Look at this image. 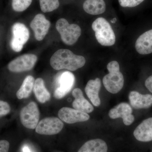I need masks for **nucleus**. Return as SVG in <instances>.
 <instances>
[{"mask_svg": "<svg viewBox=\"0 0 152 152\" xmlns=\"http://www.w3.org/2000/svg\"><path fill=\"white\" fill-rule=\"evenodd\" d=\"M83 56L75 54L68 49H60L55 52L50 60L53 69L56 70L66 69L75 71L83 66L86 64Z\"/></svg>", "mask_w": 152, "mask_h": 152, "instance_id": "nucleus-1", "label": "nucleus"}, {"mask_svg": "<svg viewBox=\"0 0 152 152\" xmlns=\"http://www.w3.org/2000/svg\"><path fill=\"white\" fill-rule=\"evenodd\" d=\"M107 69L109 73L103 79L106 89L113 94H116L122 89L124 85V76L120 71L119 64L117 61H112L108 64Z\"/></svg>", "mask_w": 152, "mask_h": 152, "instance_id": "nucleus-2", "label": "nucleus"}, {"mask_svg": "<svg viewBox=\"0 0 152 152\" xmlns=\"http://www.w3.org/2000/svg\"><path fill=\"white\" fill-rule=\"evenodd\" d=\"M92 28L95 32L98 42L104 46H111L115 43L113 30L108 22L103 18H99L93 22Z\"/></svg>", "mask_w": 152, "mask_h": 152, "instance_id": "nucleus-3", "label": "nucleus"}, {"mask_svg": "<svg viewBox=\"0 0 152 152\" xmlns=\"http://www.w3.org/2000/svg\"><path fill=\"white\" fill-rule=\"evenodd\" d=\"M56 28L61 35L63 42L68 45L75 43L81 34V29L77 24H69L66 19H59L56 23Z\"/></svg>", "mask_w": 152, "mask_h": 152, "instance_id": "nucleus-4", "label": "nucleus"}, {"mask_svg": "<svg viewBox=\"0 0 152 152\" xmlns=\"http://www.w3.org/2000/svg\"><path fill=\"white\" fill-rule=\"evenodd\" d=\"M20 119L25 127L31 129H36L39 123L40 113L37 104L31 102L23 107L20 112Z\"/></svg>", "mask_w": 152, "mask_h": 152, "instance_id": "nucleus-5", "label": "nucleus"}, {"mask_svg": "<svg viewBox=\"0 0 152 152\" xmlns=\"http://www.w3.org/2000/svg\"><path fill=\"white\" fill-rule=\"evenodd\" d=\"M12 31V38L11 42V48L15 52H20L28 40L29 31L24 24L20 23L14 24Z\"/></svg>", "mask_w": 152, "mask_h": 152, "instance_id": "nucleus-6", "label": "nucleus"}, {"mask_svg": "<svg viewBox=\"0 0 152 152\" xmlns=\"http://www.w3.org/2000/svg\"><path fill=\"white\" fill-rule=\"evenodd\" d=\"M37 61V57L35 55H23L10 62L8 69L10 72L15 73L31 70L34 66Z\"/></svg>", "mask_w": 152, "mask_h": 152, "instance_id": "nucleus-7", "label": "nucleus"}, {"mask_svg": "<svg viewBox=\"0 0 152 152\" xmlns=\"http://www.w3.org/2000/svg\"><path fill=\"white\" fill-rule=\"evenodd\" d=\"M63 127L64 124L61 120L56 117H49L38 123L36 132L40 134L52 135L59 133Z\"/></svg>", "mask_w": 152, "mask_h": 152, "instance_id": "nucleus-8", "label": "nucleus"}, {"mask_svg": "<svg viewBox=\"0 0 152 152\" xmlns=\"http://www.w3.org/2000/svg\"><path fill=\"white\" fill-rule=\"evenodd\" d=\"M58 87L55 90V97L57 99H62L72 89L75 83V77L73 74L69 71L63 72L57 78Z\"/></svg>", "mask_w": 152, "mask_h": 152, "instance_id": "nucleus-9", "label": "nucleus"}, {"mask_svg": "<svg viewBox=\"0 0 152 152\" xmlns=\"http://www.w3.org/2000/svg\"><path fill=\"white\" fill-rule=\"evenodd\" d=\"M58 116L62 121L69 124L86 121L90 118L87 113L66 107L60 109Z\"/></svg>", "mask_w": 152, "mask_h": 152, "instance_id": "nucleus-10", "label": "nucleus"}, {"mask_svg": "<svg viewBox=\"0 0 152 152\" xmlns=\"http://www.w3.org/2000/svg\"><path fill=\"white\" fill-rule=\"evenodd\" d=\"M132 113V109L130 105L126 103L123 102L110 110L109 111V116L113 119L122 118L124 124L126 126H129L134 121V117Z\"/></svg>", "mask_w": 152, "mask_h": 152, "instance_id": "nucleus-11", "label": "nucleus"}, {"mask_svg": "<svg viewBox=\"0 0 152 152\" xmlns=\"http://www.w3.org/2000/svg\"><path fill=\"white\" fill-rule=\"evenodd\" d=\"M50 22L42 14L36 15L30 23V26L34 32L35 37L37 41L42 40L48 34L50 27Z\"/></svg>", "mask_w": 152, "mask_h": 152, "instance_id": "nucleus-12", "label": "nucleus"}, {"mask_svg": "<svg viewBox=\"0 0 152 152\" xmlns=\"http://www.w3.org/2000/svg\"><path fill=\"white\" fill-rule=\"evenodd\" d=\"M134 135L139 141L148 142L152 140V118L144 120L136 128Z\"/></svg>", "mask_w": 152, "mask_h": 152, "instance_id": "nucleus-13", "label": "nucleus"}, {"mask_svg": "<svg viewBox=\"0 0 152 152\" xmlns=\"http://www.w3.org/2000/svg\"><path fill=\"white\" fill-rule=\"evenodd\" d=\"M131 105L136 109L148 108L152 105V95H143L137 91H131L129 95Z\"/></svg>", "mask_w": 152, "mask_h": 152, "instance_id": "nucleus-14", "label": "nucleus"}, {"mask_svg": "<svg viewBox=\"0 0 152 152\" xmlns=\"http://www.w3.org/2000/svg\"><path fill=\"white\" fill-rule=\"evenodd\" d=\"M135 48L141 55L152 53V29L142 34L136 41Z\"/></svg>", "mask_w": 152, "mask_h": 152, "instance_id": "nucleus-15", "label": "nucleus"}, {"mask_svg": "<svg viewBox=\"0 0 152 152\" xmlns=\"http://www.w3.org/2000/svg\"><path fill=\"white\" fill-rule=\"evenodd\" d=\"M101 82L100 79L90 80L85 88V92L93 105L98 107L101 104V100L99 97V92L100 90Z\"/></svg>", "mask_w": 152, "mask_h": 152, "instance_id": "nucleus-16", "label": "nucleus"}, {"mask_svg": "<svg viewBox=\"0 0 152 152\" xmlns=\"http://www.w3.org/2000/svg\"><path fill=\"white\" fill-rule=\"evenodd\" d=\"M72 94L75 98L72 103L74 109L87 113H92L94 108L86 99H85L80 89L76 88L73 91Z\"/></svg>", "mask_w": 152, "mask_h": 152, "instance_id": "nucleus-17", "label": "nucleus"}, {"mask_svg": "<svg viewBox=\"0 0 152 152\" xmlns=\"http://www.w3.org/2000/svg\"><path fill=\"white\" fill-rule=\"evenodd\" d=\"M83 8L90 15H101L106 10L105 2L104 0H86L83 4Z\"/></svg>", "mask_w": 152, "mask_h": 152, "instance_id": "nucleus-18", "label": "nucleus"}, {"mask_svg": "<svg viewBox=\"0 0 152 152\" xmlns=\"http://www.w3.org/2000/svg\"><path fill=\"white\" fill-rule=\"evenodd\" d=\"M105 142L101 139L91 140L85 143L78 152H107Z\"/></svg>", "mask_w": 152, "mask_h": 152, "instance_id": "nucleus-19", "label": "nucleus"}, {"mask_svg": "<svg viewBox=\"0 0 152 152\" xmlns=\"http://www.w3.org/2000/svg\"><path fill=\"white\" fill-rule=\"evenodd\" d=\"M33 90L36 99L41 103H45L50 100V94L45 86L42 79L39 78L35 81Z\"/></svg>", "mask_w": 152, "mask_h": 152, "instance_id": "nucleus-20", "label": "nucleus"}, {"mask_svg": "<svg viewBox=\"0 0 152 152\" xmlns=\"http://www.w3.org/2000/svg\"><path fill=\"white\" fill-rule=\"evenodd\" d=\"M34 78L33 76H27L24 80L21 86L17 91V98L19 99H22L28 97L34 89Z\"/></svg>", "mask_w": 152, "mask_h": 152, "instance_id": "nucleus-21", "label": "nucleus"}, {"mask_svg": "<svg viewBox=\"0 0 152 152\" xmlns=\"http://www.w3.org/2000/svg\"><path fill=\"white\" fill-rule=\"evenodd\" d=\"M41 10L44 13L50 12L59 7V0H39Z\"/></svg>", "mask_w": 152, "mask_h": 152, "instance_id": "nucleus-22", "label": "nucleus"}, {"mask_svg": "<svg viewBox=\"0 0 152 152\" xmlns=\"http://www.w3.org/2000/svg\"><path fill=\"white\" fill-rule=\"evenodd\" d=\"M32 1L33 0H12V8L15 12H23L29 7Z\"/></svg>", "mask_w": 152, "mask_h": 152, "instance_id": "nucleus-23", "label": "nucleus"}, {"mask_svg": "<svg viewBox=\"0 0 152 152\" xmlns=\"http://www.w3.org/2000/svg\"><path fill=\"white\" fill-rule=\"evenodd\" d=\"M123 7L133 8L140 5L145 0H118Z\"/></svg>", "mask_w": 152, "mask_h": 152, "instance_id": "nucleus-24", "label": "nucleus"}, {"mask_svg": "<svg viewBox=\"0 0 152 152\" xmlns=\"http://www.w3.org/2000/svg\"><path fill=\"white\" fill-rule=\"evenodd\" d=\"M10 110V107L7 102L0 100V117L7 115Z\"/></svg>", "mask_w": 152, "mask_h": 152, "instance_id": "nucleus-25", "label": "nucleus"}, {"mask_svg": "<svg viewBox=\"0 0 152 152\" xmlns=\"http://www.w3.org/2000/svg\"><path fill=\"white\" fill-rule=\"evenodd\" d=\"M10 143L5 140L0 141V152H9Z\"/></svg>", "mask_w": 152, "mask_h": 152, "instance_id": "nucleus-26", "label": "nucleus"}, {"mask_svg": "<svg viewBox=\"0 0 152 152\" xmlns=\"http://www.w3.org/2000/svg\"><path fill=\"white\" fill-rule=\"evenodd\" d=\"M145 86L149 91L152 93V75L150 76L145 82Z\"/></svg>", "mask_w": 152, "mask_h": 152, "instance_id": "nucleus-27", "label": "nucleus"}, {"mask_svg": "<svg viewBox=\"0 0 152 152\" xmlns=\"http://www.w3.org/2000/svg\"><path fill=\"white\" fill-rule=\"evenodd\" d=\"M23 152H32L30 148H29L28 146L26 145L23 147Z\"/></svg>", "mask_w": 152, "mask_h": 152, "instance_id": "nucleus-28", "label": "nucleus"}, {"mask_svg": "<svg viewBox=\"0 0 152 152\" xmlns=\"http://www.w3.org/2000/svg\"><path fill=\"white\" fill-rule=\"evenodd\" d=\"M117 21V19L116 18H114L113 19V20L111 21V22H112L113 23H115Z\"/></svg>", "mask_w": 152, "mask_h": 152, "instance_id": "nucleus-29", "label": "nucleus"}, {"mask_svg": "<svg viewBox=\"0 0 152 152\" xmlns=\"http://www.w3.org/2000/svg\"></svg>", "mask_w": 152, "mask_h": 152, "instance_id": "nucleus-30", "label": "nucleus"}]
</instances>
